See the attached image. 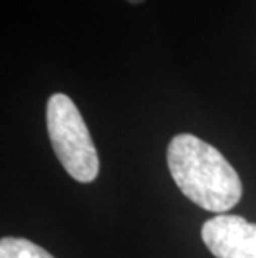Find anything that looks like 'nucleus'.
<instances>
[{"label":"nucleus","instance_id":"nucleus-1","mask_svg":"<svg viewBox=\"0 0 256 258\" xmlns=\"http://www.w3.org/2000/svg\"><path fill=\"white\" fill-rule=\"evenodd\" d=\"M166 162L180 191L195 205L221 215L241 200L243 185L236 170L220 150L198 137H173Z\"/></svg>","mask_w":256,"mask_h":258},{"label":"nucleus","instance_id":"nucleus-2","mask_svg":"<svg viewBox=\"0 0 256 258\" xmlns=\"http://www.w3.org/2000/svg\"><path fill=\"white\" fill-rule=\"evenodd\" d=\"M47 130L60 165L80 183L94 182L100 162L87 123L73 100L53 93L47 103Z\"/></svg>","mask_w":256,"mask_h":258},{"label":"nucleus","instance_id":"nucleus-3","mask_svg":"<svg viewBox=\"0 0 256 258\" xmlns=\"http://www.w3.org/2000/svg\"><path fill=\"white\" fill-rule=\"evenodd\" d=\"M201 238L216 258H256V223L239 215H216L203 223Z\"/></svg>","mask_w":256,"mask_h":258},{"label":"nucleus","instance_id":"nucleus-4","mask_svg":"<svg viewBox=\"0 0 256 258\" xmlns=\"http://www.w3.org/2000/svg\"><path fill=\"white\" fill-rule=\"evenodd\" d=\"M0 258H53L45 248L20 237H4L0 240Z\"/></svg>","mask_w":256,"mask_h":258},{"label":"nucleus","instance_id":"nucleus-5","mask_svg":"<svg viewBox=\"0 0 256 258\" xmlns=\"http://www.w3.org/2000/svg\"><path fill=\"white\" fill-rule=\"evenodd\" d=\"M128 2H132V4H140V2H143V0H128Z\"/></svg>","mask_w":256,"mask_h":258}]
</instances>
